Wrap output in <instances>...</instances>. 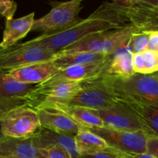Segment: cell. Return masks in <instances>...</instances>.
I'll use <instances>...</instances> for the list:
<instances>
[{"instance_id": "6da1fadb", "label": "cell", "mask_w": 158, "mask_h": 158, "mask_svg": "<svg viewBox=\"0 0 158 158\" xmlns=\"http://www.w3.org/2000/svg\"><path fill=\"white\" fill-rule=\"evenodd\" d=\"M127 25L112 2H105L89 16L79 19L69 27L56 32L42 34L32 40L56 53L85 37Z\"/></svg>"}, {"instance_id": "7a4b0ae2", "label": "cell", "mask_w": 158, "mask_h": 158, "mask_svg": "<svg viewBox=\"0 0 158 158\" xmlns=\"http://www.w3.org/2000/svg\"><path fill=\"white\" fill-rule=\"evenodd\" d=\"M100 80L116 100L158 107V80L152 74L134 73L130 77L103 75Z\"/></svg>"}, {"instance_id": "3957f363", "label": "cell", "mask_w": 158, "mask_h": 158, "mask_svg": "<svg viewBox=\"0 0 158 158\" xmlns=\"http://www.w3.org/2000/svg\"><path fill=\"white\" fill-rule=\"evenodd\" d=\"M134 31V27L127 25L119 29L90 35L72 46L56 52L55 56L83 52L110 56L126 46Z\"/></svg>"}, {"instance_id": "277c9868", "label": "cell", "mask_w": 158, "mask_h": 158, "mask_svg": "<svg viewBox=\"0 0 158 158\" xmlns=\"http://www.w3.org/2000/svg\"><path fill=\"white\" fill-rule=\"evenodd\" d=\"M55 52L31 40L0 49V71L7 73L43 62L52 61Z\"/></svg>"}, {"instance_id": "5b68a950", "label": "cell", "mask_w": 158, "mask_h": 158, "mask_svg": "<svg viewBox=\"0 0 158 158\" xmlns=\"http://www.w3.org/2000/svg\"><path fill=\"white\" fill-rule=\"evenodd\" d=\"M80 89V82L56 81L49 79L35 85L26 96L25 106L38 110L52 103H69Z\"/></svg>"}, {"instance_id": "8992f818", "label": "cell", "mask_w": 158, "mask_h": 158, "mask_svg": "<svg viewBox=\"0 0 158 158\" xmlns=\"http://www.w3.org/2000/svg\"><path fill=\"white\" fill-rule=\"evenodd\" d=\"M127 23L140 32H158V0L111 2Z\"/></svg>"}, {"instance_id": "52a82bcc", "label": "cell", "mask_w": 158, "mask_h": 158, "mask_svg": "<svg viewBox=\"0 0 158 158\" xmlns=\"http://www.w3.org/2000/svg\"><path fill=\"white\" fill-rule=\"evenodd\" d=\"M52 9L43 17L34 20L31 31L52 33L72 26L78 19L82 9V0L51 2Z\"/></svg>"}, {"instance_id": "ba28073f", "label": "cell", "mask_w": 158, "mask_h": 158, "mask_svg": "<svg viewBox=\"0 0 158 158\" xmlns=\"http://www.w3.org/2000/svg\"><path fill=\"white\" fill-rule=\"evenodd\" d=\"M0 123L2 135L12 138L32 137L41 127L37 112L28 106H19L1 113Z\"/></svg>"}, {"instance_id": "9c48e42d", "label": "cell", "mask_w": 158, "mask_h": 158, "mask_svg": "<svg viewBox=\"0 0 158 158\" xmlns=\"http://www.w3.org/2000/svg\"><path fill=\"white\" fill-rule=\"evenodd\" d=\"M91 131L103 138L108 148L130 154H145L148 136L143 131H125L103 127L94 128Z\"/></svg>"}, {"instance_id": "30bf717a", "label": "cell", "mask_w": 158, "mask_h": 158, "mask_svg": "<svg viewBox=\"0 0 158 158\" xmlns=\"http://www.w3.org/2000/svg\"><path fill=\"white\" fill-rule=\"evenodd\" d=\"M117 103L116 99L106 89L99 77L81 82V89L68 104L100 110L111 107Z\"/></svg>"}, {"instance_id": "8fae6325", "label": "cell", "mask_w": 158, "mask_h": 158, "mask_svg": "<svg viewBox=\"0 0 158 158\" xmlns=\"http://www.w3.org/2000/svg\"><path fill=\"white\" fill-rule=\"evenodd\" d=\"M35 85L23 83L0 71V114L19 106H26V96Z\"/></svg>"}, {"instance_id": "7c38bea8", "label": "cell", "mask_w": 158, "mask_h": 158, "mask_svg": "<svg viewBox=\"0 0 158 158\" xmlns=\"http://www.w3.org/2000/svg\"><path fill=\"white\" fill-rule=\"evenodd\" d=\"M94 112L106 128L125 131L141 130L134 114L118 101L111 107L94 110Z\"/></svg>"}, {"instance_id": "4fadbf2b", "label": "cell", "mask_w": 158, "mask_h": 158, "mask_svg": "<svg viewBox=\"0 0 158 158\" xmlns=\"http://www.w3.org/2000/svg\"><path fill=\"white\" fill-rule=\"evenodd\" d=\"M110 60L100 63L74 65V66L63 68L59 69L58 72L52 76L50 79L56 81L80 82V83L97 79L105 74Z\"/></svg>"}, {"instance_id": "5bb4252c", "label": "cell", "mask_w": 158, "mask_h": 158, "mask_svg": "<svg viewBox=\"0 0 158 158\" xmlns=\"http://www.w3.org/2000/svg\"><path fill=\"white\" fill-rule=\"evenodd\" d=\"M35 111L38 114L41 127L73 137H74L80 130V126L66 114L56 110L44 108Z\"/></svg>"}, {"instance_id": "9a60e30c", "label": "cell", "mask_w": 158, "mask_h": 158, "mask_svg": "<svg viewBox=\"0 0 158 158\" xmlns=\"http://www.w3.org/2000/svg\"><path fill=\"white\" fill-rule=\"evenodd\" d=\"M58 70L52 61H48L14 69L7 73L21 83L37 85L50 79Z\"/></svg>"}, {"instance_id": "2e32d148", "label": "cell", "mask_w": 158, "mask_h": 158, "mask_svg": "<svg viewBox=\"0 0 158 158\" xmlns=\"http://www.w3.org/2000/svg\"><path fill=\"white\" fill-rule=\"evenodd\" d=\"M118 101V100H117ZM134 115L148 137H158V107L129 101H118Z\"/></svg>"}, {"instance_id": "e0dca14e", "label": "cell", "mask_w": 158, "mask_h": 158, "mask_svg": "<svg viewBox=\"0 0 158 158\" xmlns=\"http://www.w3.org/2000/svg\"><path fill=\"white\" fill-rule=\"evenodd\" d=\"M48 109H53L66 114L71 120L80 127L94 129V128L103 127L104 124L102 120L95 114L94 110L81 107L78 106L68 104V103H52L45 107Z\"/></svg>"}, {"instance_id": "ac0fdd59", "label": "cell", "mask_w": 158, "mask_h": 158, "mask_svg": "<svg viewBox=\"0 0 158 158\" xmlns=\"http://www.w3.org/2000/svg\"><path fill=\"white\" fill-rule=\"evenodd\" d=\"M0 158H42L31 137L25 139L3 137L0 139Z\"/></svg>"}, {"instance_id": "d6986e66", "label": "cell", "mask_w": 158, "mask_h": 158, "mask_svg": "<svg viewBox=\"0 0 158 158\" xmlns=\"http://www.w3.org/2000/svg\"><path fill=\"white\" fill-rule=\"evenodd\" d=\"M32 144L37 149H44L53 145H60L66 148L73 158H78L79 154L76 148L74 137L64 134L56 133L46 128L40 127L31 137Z\"/></svg>"}, {"instance_id": "ffe728a7", "label": "cell", "mask_w": 158, "mask_h": 158, "mask_svg": "<svg viewBox=\"0 0 158 158\" xmlns=\"http://www.w3.org/2000/svg\"><path fill=\"white\" fill-rule=\"evenodd\" d=\"M34 20L35 13L31 12L25 16L6 21V27L3 32L2 40L0 43V49L13 46L19 40L24 38L31 31Z\"/></svg>"}, {"instance_id": "44dd1931", "label": "cell", "mask_w": 158, "mask_h": 158, "mask_svg": "<svg viewBox=\"0 0 158 158\" xmlns=\"http://www.w3.org/2000/svg\"><path fill=\"white\" fill-rule=\"evenodd\" d=\"M74 140L79 155L103 152L108 148V145L103 138L94 134L90 129L83 127H80L74 136Z\"/></svg>"}, {"instance_id": "7402d4cb", "label": "cell", "mask_w": 158, "mask_h": 158, "mask_svg": "<svg viewBox=\"0 0 158 158\" xmlns=\"http://www.w3.org/2000/svg\"><path fill=\"white\" fill-rule=\"evenodd\" d=\"M135 73L133 69L132 53L127 45L110 56L104 75L130 77Z\"/></svg>"}, {"instance_id": "603a6c76", "label": "cell", "mask_w": 158, "mask_h": 158, "mask_svg": "<svg viewBox=\"0 0 158 158\" xmlns=\"http://www.w3.org/2000/svg\"><path fill=\"white\" fill-rule=\"evenodd\" d=\"M110 56L94 53V52H83L69 54V55L56 56H54L52 61L54 65L56 66L57 69H60L63 68L68 67V66H74V65L100 63V62L110 60Z\"/></svg>"}, {"instance_id": "cb8c5ba5", "label": "cell", "mask_w": 158, "mask_h": 158, "mask_svg": "<svg viewBox=\"0 0 158 158\" xmlns=\"http://www.w3.org/2000/svg\"><path fill=\"white\" fill-rule=\"evenodd\" d=\"M148 40L149 32H140L135 29L127 43V47L132 54L140 53L148 48Z\"/></svg>"}, {"instance_id": "d4e9b609", "label": "cell", "mask_w": 158, "mask_h": 158, "mask_svg": "<svg viewBox=\"0 0 158 158\" xmlns=\"http://www.w3.org/2000/svg\"><path fill=\"white\" fill-rule=\"evenodd\" d=\"M144 60V74L151 75L158 71V52L146 49L142 52Z\"/></svg>"}, {"instance_id": "484cf974", "label": "cell", "mask_w": 158, "mask_h": 158, "mask_svg": "<svg viewBox=\"0 0 158 158\" xmlns=\"http://www.w3.org/2000/svg\"><path fill=\"white\" fill-rule=\"evenodd\" d=\"M42 158H73L69 151L60 145L39 149Z\"/></svg>"}, {"instance_id": "4316f807", "label": "cell", "mask_w": 158, "mask_h": 158, "mask_svg": "<svg viewBox=\"0 0 158 158\" xmlns=\"http://www.w3.org/2000/svg\"><path fill=\"white\" fill-rule=\"evenodd\" d=\"M17 9L15 2L11 0H0V15L7 20L13 19V16Z\"/></svg>"}, {"instance_id": "83f0119b", "label": "cell", "mask_w": 158, "mask_h": 158, "mask_svg": "<svg viewBox=\"0 0 158 158\" xmlns=\"http://www.w3.org/2000/svg\"><path fill=\"white\" fill-rule=\"evenodd\" d=\"M132 64L135 73L144 74V60L142 52L132 54Z\"/></svg>"}, {"instance_id": "f1b7e54d", "label": "cell", "mask_w": 158, "mask_h": 158, "mask_svg": "<svg viewBox=\"0 0 158 158\" xmlns=\"http://www.w3.org/2000/svg\"><path fill=\"white\" fill-rule=\"evenodd\" d=\"M146 149L147 154L158 158V137H148Z\"/></svg>"}, {"instance_id": "f546056e", "label": "cell", "mask_w": 158, "mask_h": 158, "mask_svg": "<svg viewBox=\"0 0 158 158\" xmlns=\"http://www.w3.org/2000/svg\"><path fill=\"white\" fill-rule=\"evenodd\" d=\"M106 151L114 154V155H116L117 157L123 158H154V157L150 155V154H147V153H145V154H130V153L120 152V151H116V150L114 149H111V148H108Z\"/></svg>"}, {"instance_id": "4dcf8cb0", "label": "cell", "mask_w": 158, "mask_h": 158, "mask_svg": "<svg viewBox=\"0 0 158 158\" xmlns=\"http://www.w3.org/2000/svg\"><path fill=\"white\" fill-rule=\"evenodd\" d=\"M147 49L158 52V32H149V40Z\"/></svg>"}, {"instance_id": "1f68e13d", "label": "cell", "mask_w": 158, "mask_h": 158, "mask_svg": "<svg viewBox=\"0 0 158 158\" xmlns=\"http://www.w3.org/2000/svg\"><path fill=\"white\" fill-rule=\"evenodd\" d=\"M78 158H117V156L107 151H103V152H97L94 154H82L79 156Z\"/></svg>"}, {"instance_id": "d6a6232c", "label": "cell", "mask_w": 158, "mask_h": 158, "mask_svg": "<svg viewBox=\"0 0 158 158\" xmlns=\"http://www.w3.org/2000/svg\"><path fill=\"white\" fill-rule=\"evenodd\" d=\"M152 75H153V76H154V77H155V78H156V79H157V80H158V71H157V72L154 73V74H152Z\"/></svg>"}, {"instance_id": "836d02e7", "label": "cell", "mask_w": 158, "mask_h": 158, "mask_svg": "<svg viewBox=\"0 0 158 158\" xmlns=\"http://www.w3.org/2000/svg\"><path fill=\"white\" fill-rule=\"evenodd\" d=\"M3 137H4V136H3L2 134V131H1V123H0V139L2 138Z\"/></svg>"}, {"instance_id": "e575fe53", "label": "cell", "mask_w": 158, "mask_h": 158, "mask_svg": "<svg viewBox=\"0 0 158 158\" xmlns=\"http://www.w3.org/2000/svg\"><path fill=\"white\" fill-rule=\"evenodd\" d=\"M117 158H123V157H117Z\"/></svg>"}]
</instances>
